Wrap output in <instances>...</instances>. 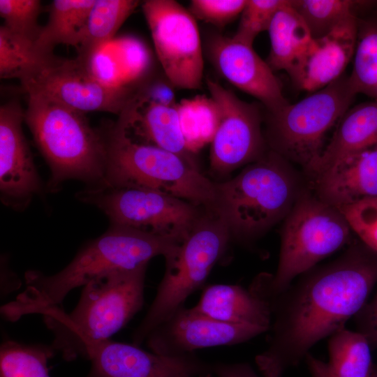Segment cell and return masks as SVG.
<instances>
[{
	"label": "cell",
	"mask_w": 377,
	"mask_h": 377,
	"mask_svg": "<svg viewBox=\"0 0 377 377\" xmlns=\"http://www.w3.org/2000/svg\"><path fill=\"white\" fill-rule=\"evenodd\" d=\"M86 358L91 364L87 377H177L183 373L212 377L214 374L212 365L193 353L165 356L110 339L91 347Z\"/></svg>",
	"instance_id": "9a60e30c"
},
{
	"label": "cell",
	"mask_w": 377,
	"mask_h": 377,
	"mask_svg": "<svg viewBox=\"0 0 377 377\" xmlns=\"http://www.w3.org/2000/svg\"><path fill=\"white\" fill-rule=\"evenodd\" d=\"M357 35V15L355 13L326 36L314 39L302 59L288 73L295 84L312 93L339 78L353 59Z\"/></svg>",
	"instance_id": "ac0fdd59"
},
{
	"label": "cell",
	"mask_w": 377,
	"mask_h": 377,
	"mask_svg": "<svg viewBox=\"0 0 377 377\" xmlns=\"http://www.w3.org/2000/svg\"><path fill=\"white\" fill-rule=\"evenodd\" d=\"M177 377H193V376L188 373H183V374H179Z\"/></svg>",
	"instance_id": "ab89813d"
},
{
	"label": "cell",
	"mask_w": 377,
	"mask_h": 377,
	"mask_svg": "<svg viewBox=\"0 0 377 377\" xmlns=\"http://www.w3.org/2000/svg\"><path fill=\"white\" fill-rule=\"evenodd\" d=\"M117 121L134 141L193 157L186 147L177 105H157L134 96Z\"/></svg>",
	"instance_id": "ffe728a7"
},
{
	"label": "cell",
	"mask_w": 377,
	"mask_h": 377,
	"mask_svg": "<svg viewBox=\"0 0 377 377\" xmlns=\"http://www.w3.org/2000/svg\"><path fill=\"white\" fill-rule=\"evenodd\" d=\"M368 11L358 16V35L349 80L356 93L377 100V3L366 1Z\"/></svg>",
	"instance_id": "4316f807"
},
{
	"label": "cell",
	"mask_w": 377,
	"mask_h": 377,
	"mask_svg": "<svg viewBox=\"0 0 377 377\" xmlns=\"http://www.w3.org/2000/svg\"><path fill=\"white\" fill-rule=\"evenodd\" d=\"M278 266L260 273L249 289L267 301L286 290L294 279L352 242L353 231L341 210L306 188L283 221Z\"/></svg>",
	"instance_id": "52a82bcc"
},
{
	"label": "cell",
	"mask_w": 377,
	"mask_h": 377,
	"mask_svg": "<svg viewBox=\"0 0 377 377\" xmlns=\"http://www.w3.org/2000/svg\"><path fill=\"white\" fill-rule=\"evenodd\" d=\"M270 52L267 63L274 71L289 73L311 45L312 38L305 22L293 8L290 0L276 13L267 30Z\"/></svg>",
	"instance_id": "cb8c5ba5"
},
{
	"label": "cell",
	"mask_w": 377,
	"mask_h": 377,
	"mask_svg": "<svg viewBox=\"0 0 377 377\" xmlns=\"http://www.w3.org/2000/svg\"><path fill=\"white\" fill-rule=\"evenodd\" d=\"M267 331L258 325L221 322L183 305L157 325L145 341L155 353L179 356L197 349L242 343Z\"/></svg>",
	"instance_id": "5bb4252c"
},
{
	"label": "cell",
	"mask_w": 377,
	"mask_h": 377,
	"mask_svg": "<svg viewBox=\"0 0 377 377\" xmlns=\"http://www.w3.org/2000/svg\"><path fill=\"white\" fill-rule=\"evenodd\" d=\"M103 212L110 224L182 242L204 212L200 206L154 190L100 185L76 193Z\"/></svg>",
	"instance_id": "30bf717a"
},
{
	"label": "cell",
	"mask_w": 377,
	"mask_h": 377,
	"mask_svg": "<svg viewBox=\"0 0 377 377\" xmlns=\"http://www.w3.org/2000/svg\"><path fill=\"white\" fill-rule=\"evenodd\" d=\"M101 132L106 152L101 185L154 190L213 209L216 182L200 172L193 157L134 141L117 121Z\"/></svg>",
	"instance_id": "8992f818"
},
{
	"label": "cell",
	"mask_w": 377,
	"mask_h": 377,
	"mask_svg": "<svg viewBox=\"0 0 377 377\" xmlns=\"http://www.w3.org/2000/svg\"><path fill=\"white\" fill-rule=\"evenodd\" d=\"M174 88L165 75L163 77L149 78L136 87L135 96L151 103L175 106L177 103Z\"/></svg>",
	"instance_id": "d590c367"
},
{
	"label": "cell",
	"mask_w": 377,
	"mask_h": 377,
	"mask_svg": "<svg viewBox=\"0 0 377 377\" xmlns=\"http://www.w3.org/2000/svg\"><path fill=\"white\" fill-rule=\"evenodd\" d=\"M24 122L50 170L47 188L58 191L75 179L86 187L101 185L106 152L101 131L93 128L84 113L36 92H28Z\"/></svg>",
	"instance_id": "5b68a950"
},
{
	"label": "cell",
	"mask_w": 377,
	"mask_h": 377,
	"mask_svg": "<svg viewBox=\"0 0 377 377\" xmlns=\"http://www.w3.org/2000/svg\"><path fill=\"white\" fill-rule=\"evenodd\" d=\"M357 332L362 334L371 348H377V291L354 316Z\"/></svg>",
	"instance_id": "8d00e7d4"
},
{
	"label": "cell",
	"mask_w": 377,
	"mask_h": 377,
	"mask_svg": "<svg viewBox=\"0 0 377 377\" xmlns=\"http://www.w3.org/2000/svg\"><path fill=\"white\" fill-rule=\"evenodd\" d=\"M24 111L15 101L0 108V198L15 211H24L43 192L22 123Z\"/></svg>",
	"instance_id": "2e32d148"
},
{
	"label": "cell",
	"mask_w": 377,
	"mask_h": 377,
	"mask_svg": "<svg viewBox=\"0 0 377 377\" xmlns=\"http://www.w3.org/2000/svg\"><path fill=\"white\" fill-rule=\"evenodd\" d=\"M192 308L209 318L230 324L253 325L269 330L272 321L268 303L239 285L208 286Z\"/></svg>",
	"instance_id": "7402d4cb"
},
{
	"label": "cell",
	"mask_w": 377,
	"mask_h": 377,
	"mask_svg": "<svg viewBox=\"0 0 377 377\" xmlns=\"http://www.w3.org/2000/svg\"><path fill=\"white\" fill-rule=\"evenodd\" d=\"M369 377H377V364L374 365L373 371Z\"/></svg>",
	"instance_id": "f35d334b"
},
{
	"label": "cell",
	"mask_w": 377,
	"mask_h": 377,
	"mask_svg": "<svg viewBox=\"0 0 377 377\" xmlns=\"http://www.w3.org/2000/svg\"><path fill=\"white\" fill-rule=\"evenodd\" d=\"M358 3L350 0H290L313 39L326 36L354 14Z\"/></svg>",
	"instance_id": "4dcf8cb0"
},
{
	"label": "cell",
	"mask_w": 377,
	"mask_h": 377,
	"mask_svg": "<svg viewBox=\"0 0 377 377\" xmlns=\"http://www.w3.org/2000/svg\"><path fill=\"white\" fill-rule=\"evenodd\" d=\"M20 82L26 93L43 94L82 113L98 111L119 115L136 90L105 82L91 65L77 57H54Z\"/></svg>",
	"instance_id": "7c38bea8"
},
{
	"label": "cell",
	"mask_w": 377,
	"mask_h": 377,
	"mask_svg": "<svg viewBox=\"0 0 377 377\" xmlns=\"http://www.w3.org/2000/svg\"><path fill=\"white\" fill-rule=\"evenodd\" d=\"M286 0H246L234 40L253 46L256 36L267 31L276 13Z\"/></svg>",
	"instance_id": "1f68e13d"
},
{
	"label": "cell",
	"mask_w": 377,
	"mask_h": 377,
	"mask_svg": "<svg viewBox=\"0 0 377 377\" xmlns=\"http://www.w3.org/2000/svg\"><path fill=\"white\" fill-rule=\"evenodd\" d=\"M309 186L302 172L268 149L234 178L216 182L212 211L226 223L231 237L249 244L283 221Z\"/></svg>",
	"instance_id": "3957f363"
},
{
	"label": "cell",
	"mask_w": 377,
	"mask_h": 377,
	"mask_svg": "<svg viewBox=\"0 0 377 377\" xmlns=\"http://www.w3.org/2000/svg\"><path fill=\"white\" fill-rule=\"evenodd\" d=\"M246 0H192L188 9L200 20L223 27L242 12Z\"/></svg>",
	"instance_id": "e575fe53"
},
{
	"label": "cell",
	"mask_w": 377,
	"mask_h": 377,
	"mask_svg": "<svg viewBox=\"0 0 377 377\" xmlns=\"http://www.w3.org/2000/svg\"><path fill=\"white\" fill-rule=\"evenodd\" d=\"M309 184L320 200L337 208L377 197V149L339 160Z\"/></svg>",
	"instance_id": "d6986e66"
},
{
	"label": "cell",
	"mask_w": 377,
	"mask_h": 377,
	"mask_svg": "<svg viewBox=\"0 0 377 377\" xmlns=\"http://www.w3.org/2000/svg\"><path fill=\"white\" fill-rule=\"evenodd\" d=\"M95 0H54L48 20L35 41L37 51L43 57L54 56L53 50L58 45L75 48L89 11Z\"/></svg>",
	"instance_id": "484cf974"
},
{
	"label": "cell",
	"mask_w": 377,
	"mask_h": 377,
	"mask_svg": "<svg viewBox=\"0 0 377 377\" xmlns=\"http://www.w3.org/2000/svg\"><path fill=\"white\" fill-rule=\"evenodd\" d=\"M54 57L42 56L34 40L11 31L4 25L0 27L1 78L21 80Z\"/></svg>",
	"instance_id": "f546056e"
},
{
	"label": "cell",
	"mask_w": 377,
	"mask_h": 377,
	"mask_svg": "<svg viewBox=\"0 0 377 377\" xmlns=\"http://www.w3.org/2000/svg\"><path fill=\"white\" fill-rule=\"evenodd\" d=\"M140 2L95 0L75 47L77 58L91 65L101 47L113 38Z\"/></svg>",
	"instance_id": "d4e9b609"
},
{
	"label": "cell",
	"mask_w": 377,
	"mask_h": 377,
	"mask_svg": "<svg viewBox=\"0 0 377 377\" xmlns=\"http://www.w3.org/2000/svg\"><path fill=\"white\" fill-rule=\"evenodd\" d=\"M353 232L377 253V197L366 198L339 208Z\"/></svg>",
	"instance_id": "836d02e7"
},
{
	"label": "cell",
	"mask_w": 377,
	"mask_h": 377,
	"mask_svg": "<svg viewBox=\"0 0 377 377\" xmlns=\"http://www.w3.org/2000/svg\"><path fill=\"white\" fill-rule=\"evenodd\" d=\"M182 132L187 150L193 154L212 142L220 123L221 113L210 97L198 95L177 103Z\"/></svg>",
	"instance_id": "83f0119b"
},
{
	"label": "cell",
	"mask_w": 377,
	"mask_h": 377,
	"mask_svg": "<svg viewBox=\"0 0 377 377\" xmlns=\"http://www.w3.org/2000/svg\"><path fill=\"white\" fill-rule=\"evenodd\" d=\"M55 355L50 345L4 341L0 348V377H50L47 363Z\"/></svg>",
	"instance_id": "f1b7e54d"
},
{
	"label": "cell",
	"mask_w": 377,
	"mask_h": 377,
	"mask_svg": "<svg viewBox=\"0 0 377 377\" xmlns=\"http://www.w3.org/2000/svg\"><path fill=\"white\" fill-rule=\"evenodd\" d=\"M206 84L221 113L211 142L210 168L215 175H227L258 160L267 151L261 115L256 105L243 101L218 82L208 78Z\"/></svg>",
	"instance_id": "4fadbf2b"
},
{
	"label": "cell",
	"mask_w": 377,
	"mask_h": 377,
	"mask_svg": "<svg viewBox=\"0 0 377 377\" xmlns=\"http://www.w3.org/2000/svg\"><path fill=\"white\" fill-rule=\"evenodd\" d=\"M39 0H0V15L11 31L36 41L41 29L38 17L41 12Z\"/></svg>",
	"instance_id": "d6a6232c"
},
{
	"label": "cell",
	"mask_w": 377,
	"mask_h": 377,
	"mask_svg": "<svg viewBox=\"0 0 377 377\" xmlns=\"http://www.w3.org/2000/svg\"><path fill=\"white\" fill-rule=\"evenodd\" d=\"M209 59L219 73L274 112L288 103L281 85L268 64L250 46L221 34L210 36L207 43Z\"/></svg>",
	"instance_id": "e0dca14e"
},
{
	"label": "cell",
	"mask_w": 377,
	"mask_h": 377,
	"mask_svg": "<svg viewBox=\"0 0 377 377\" xmlns=\"http://www.w3.org/2000/svg\"><path fill=\"white\" fill-rule=\"evenodd\" d=\"M217 377H259L252 367L246 362L216 363L212 365Z\"/></svg>",
	"instance_id": "74e56055"
},
{
	"label": "cell",
	"mask_w": 377,
	"mask_h": 377,
	"mask_svg": "<svg viewBox=\"0 0 377 377\" xmlns=\"http://www.w3.org/2000/svg\"><path fill=\"white\" fill-rule=\"evenodd\" d=\"M230 238L223 220L206 209L188 236L164 258V275L147 313L133 333L132 343L140 346L157 325L203 286Z\"/></svg>",
	"instance_id": "ba28073f"
},
{
	"label": "cell",
	"mask_w": 377,
	"mask_h": 377,
	"mask_svg": "<svg viewBox=\"0 0 377 377\" xmlns=\"http://www.w3.org/2000/svg\"><path fill=\"white\" fill-rule=\"evenodd\" d=\"M356 95L349 75L343 74L300 101L269 112L265 140L269 149L300 166L308 179L323 151L328 131Z\"/></svg>",
	"instance_id": "9c48e42d"
},
{
	"label": "cell",
	"mask_w": 377,
	"mask_h": 377,
	"mask_svg": "<svg viewBox=\"0 0 377 377\" xmlns=\"http://www.w3.org/2000/svg\"><path fill=\"white\" fill-rule=\"evenodd\" d=\"M142 8L164 75L175 88L199 89L204 61L196 19L174 0L144 1Z\"/></svg>",
	"instance_id": "8fae6325"
},
{
	"label": "cell",
	"mask_w": 377,
	"mask_h": 377,
	"mask_svg": "<svg viewBox=\"0 0 377 377\" xmlns=\"http://www.w3.org/2000/svg\"><path fill=\"white\" fill-rule=\"evenodd\" d=\"M377 283V253L352 242L335 260L301 274L267 301L272 321L267 348L256 357L264 377H282L320 340L345 328Z\"/></svg>",
	"instance_id": "6da1fadb"
},
{
	"label": "cell",
	"mask_w": 377,
	"mask_h": 377,
	"mask_svg": "<svg viewBox=\"0 0 377 377\" xmlns=\"http://www.w3.org/2000/svg\"><path fill=\"white\" fill-rule=\"evenodd\" d=\"M148 264L113 272L94 279L82 288L70 313L55 307L43 315L52 333L50 346L66 361L86 357L95 344L110 339L140 311L144 304Z\"/></svg>",
	"instance_id": "277c9868"
},
{
	"label": "cell",
	"mask_w": 377,
	"mask_h": 377,
	"mask_svg": "<svg viewBox=\"0 0 377 377\" xmlns=\"http://www.w3.org/2000/svg\"><path fill=\"white\" fill-rule=\"evenodd\" d=\"M180 242L126 226L110 224L99 237L87 242L61 270L45 275L25 273V288L1 307L4 319L15 322L24 316L43 315L61 306L68 293L91 280L117 271L148 264L158 256L170 254Z\"/></svg>",
	"instance_id": "7a4b0ae2"
},
{
	"label": "cell",
	"mask_w": 377,
	"mask_h": 377,
	"mask_svg": "<svg viewBox=\"0 0 377 377\" xmlns=\"http://www.w3.org/2000/svg\"><path fill=\"white\" fill-rule=\"evenodd\" d=\"M374 149H377V100L361 103L343 114L308 180L343 158Z\"/></svg>",
	"instance_id": "44dd1931"
},
{
	"label": "cell",
	"mask_w": 377,
	"mask_h": 377,
	"mask_svg": "<svg viewBox=\"0 0 377 377\" xmlns=\"http://www.w3.org/2000/svg\"><path fill=\"white\" fill-rule=\"evenodd\" d=\"M371 349L362 334L343 328L330 337L327 362L310 353L304 359L312 377H369L375 365Z\"/></svg>",
	"instance_id": "603a6c76"
}]
</instances>
